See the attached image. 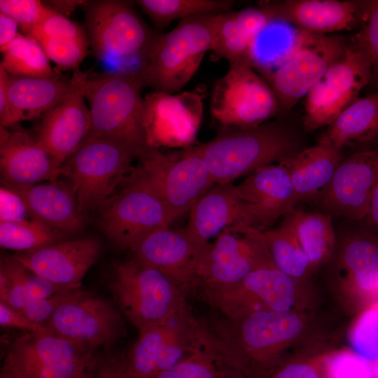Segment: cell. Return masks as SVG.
I'll list each match as a JSON object with an SVG mask.
<instances>
[{"mask_svg":"<svg viewBox=\"0 0 378 378\" xmlns=\"http://www.w3.org/2000/svg\"><path fill=\"white\" fill-rule=\"evenodd\" d=\"M206 342L244 378H265L276 368L278 354L302 331L301 318L290 312H254L202 320Z\"/></svg>","mask_w":378,"mask_h":378,"instance_id":"6da1fadb","label":"cell"},{"mask_svg":"<svg viewBox=\"0 0 378 378\" xmlns=\"http://www.w3.org/2000/svg\"><path fill=\"white\" fill-rule=\"evenodd\" d=\"M195 147L215 184L230 183L302 150L296 134L279 121L251 128L223 127L214 139Z\"/></svg>","mask_w":378,"mask_h":378,"instance_id":"7a4b0ae2","label":"cell"},{"mask_svg":"<svg viewBox=\"0 0 378 378\" xmlns=\"http://www.w3.org/2000/svg\"><path fill=\"white\" fill-rule=\"evenodd\" d=\"M108 287L120 311L139 332L165 322L188 305V293L178 284L134 258L113 264Z\"/></svg>","mask_w":378,"mask_h":378,"instance_id":"3957f363","label":"cell"},{"mask_svg":"<svg viewBox=\"0 0 378 378\" xmlns=\"http://www.w3.org/2000/svg\"><path fill=\"white\" fill-rule=\"evenodd\" d=\"M140 74L115 73L88 79L84 94L91 118L89 135L121 142L138 157L149 147L143 124Z\"/></svg>","mask_w":378,"mask_h":378,"instance_id":"277c9868","label":"cell"},{"mask_svg":"<svg viewBox=\"0 0 378 378\" xmlns=\"http://www.w3.org/2000/svg\"><path fill=\"white\" fill-rule=\"evenodd\" d=\"M217 14L192 15L162 34L140 73L143 86L169 94L180 91L211 50Z\"/></svg>","mask_w":378,"mask_h":378,"instance_id":"5b68a950","label":"cell"},{"mask_svg":"<svg viewBox=\"0 0 378 378\" xmlns=\"http://www.w3.org/2000/svg\"><path fill=\"white\" fill-rule=\"evenodd\" d=\"M136 152L118 141L88 135L61 165L60 174L76 192L81 214L94 211L108 200L132 171Z\"/></svg>","mask_w":378,"mask_h":378,"instance_id":"8992f818","label":"cell"},{"mask_svg":"<svg viewBox=\"0 0 378 378\" xmlns=\"http://www.w3.org/2000/svg\"><path fill=\"white\" fill-rule=\"evenodd\" d=\"M98 209L99 223L118 248L128 249L143 236L174 221L162 198L136 168Z\"/></svg>","mask_w":378,"mask_h":378,"instance_id":"52a82bcc","label":"cell"},{"mask_svg":"<svg viewBox=\"0 0 378 378\" xmlns=\"http://www.w3.org/2000/svg\"><path fill=\"white\" fill-rule=\"evenodd\" d=\"M213 119L223 127L251 128L280 111L277 99L267 80L246 61L230 64L215 83L210 103Z\"/></svg>","mask_w":378,"mask_h":378,"instance_id":"ba28073f","label":"cell"},{"mask_svg":"<svg viewBox=\"0 0 378 378\" xmlns=\"http://www.w3.org/2000/svg\"><path fill=\"white\" fill-rule=\"evenodd\" d=\"M138 159L136 168L158 192L174 220L188 212L215 184L195 146L170 154L148 148Z\"/></svg>","mask_w":378,"mask_h":378,"instance_id":"9c48e42d","label":"cell"},{"mask_svg":"<svg viewBox=\"0 0 378 378\" xmlns=\"http://www.w3.org/2000/svg\"><path fill=\"white\" fill-rule=\"evenodd\" d=\"M125 357L136 378H155L193 354L202 344V321L188 304L165 322L146 328Z\"/></svg>","mask_w":378,"mask_h":378,"instance_id":"30bf717a","label":"cell"},{"mask_svg":"<svg viewBox=\"0 0 378 378\" xmlns=\"http://www.w3.org/2000/svg\"><path fill=\"white\" fill-rule=\"evenodd\" d=\"M350 41L340 36L300 31L295 49L263 78L274 92L281 111L291 109L346 52Z\"/></svg>","mask_w":378,"mask_h":378,"instance_id":"8fae6325","label":"cell"},{"mask_svg":"<svg viewBox=\"0 0 378 378\" xmlns=\"http://www.w3.org/2000/svg\"><path fill=\"white\" fill-rule=\"evenodd\" d=\"M85 6L86 32L97 56H143L148 62L162 34L153 31L131 4L104 0L87 2Z\"/></svg>","mask_w":378,"mask_h":378,"instance_id":"7c38bea8","label":"cell"},{"mask_svg":"<svg viewBox=\"0 0 378 378\" xmlns=\"http://www.w3.org/2000/svg\"><path fill=\"white\" fill-rule=\"evenodd\" d=\"M371 64L351 40L344 54L326 71L306 96L304 126L315 130L328 126L355 102L371 81Z\"/></svg>","mask_w":378,"mask_h":378,"instance_id":"4fadbf2b","label":"cell"},{"mask_svg":"<svg viewBox=\"0 0 378 378\" xmlns=\"http://www.w3.org/2000/svg\"><path fill=\"white\" fill-rule=\"evenodd\" d=\"M274 265L260 232L226 229L204 257L191 293H197L235 284L252 271Z\"/></svg>","mask_w":378,"mask_h":378,"instance_id":"5bb4252c","label":"cell"},{"mask_svg":"<svg viewBox=\"0 0 378 378\" xmlns=\"http://www.w3.org/2000/svg\"><path fill=\"white\" fill-rule=\"evenodd\" d=\"M92 362L84 346L53 333L27 332L12 342L3 367L20 378H71Z\"/></svg>","mask_w":378,"mask_h":378,"instance_id":"9a60e30c","label":"cell"},{"mask_svg":"<svg viewBox=\"0 0 378 378\" xmlns=\"http://www.w3.org/2000/svg\"><path fill=\"white\" fill-rule=\"evenodd\" d=\"M234 188L239 203L238 220L228 228L234 232L268 230L298 202L289 174L279 163L255 169Z\"/></svg>","mask_w":378,"mask_h":378,"instance_id":"2e32d148","label":"cell"},{"mask_svg":"<svg viewBox=\"0 0 378 378\" xmlns=\"http://www.w3.org/2000/svg\"><path fill=\"white\" fill-rule=\"evenodd\" d=\"M210 245L186 227L167 226L143 236L130 251L132 258L161 271L188 295Z\"/></svg>","mask_w":378,"mask_h":378,"instance_id":"e0dca14e","label":"cell"},{"mask_svg":"<svg viewBox=\"0 0 378 378\" xmlns=\"http://www.w3.org/2000/svg\"><path fill=\"white\" fill-rule=\"evenodd\" d=\"M45 325L53 334L90 349L113 344L125 330L112 304L81 289L59 307Z\"/></svg>","mask_w":378,"mask_h":378,"instance_id":"ac0fdd59","label":"cell"},{"mask_svg":"<svg viewBox=\"0 0 378 378\" xmlns=\"http://www.w3.org/2000/svg\"><path fill=\"white\" fill-rule=\"evenodd\" d=\"M378 181V148L357 150L339 164L317 204L331 217L360 222Z\"/></svg>","mask_w":378,"mask_h":378,"instance_id":"d6986e66","label":"cell"},{"mask_svg":"<svg viewBox=\"0 0 378 378\" xmlns=\"http://www.w3.org/2000/svg\"><path fill=\"white\" fill-rule=\"evenodd\" d=\"M88 79L87 74L79 69L74 70L69 92L42 116L36 129L34 136L59 168L90 132V113L84 94Z\"/></svg>","mask_w":378,"mask_h":378,"instance_id":"ffe728a7","label":"cell"},{"mask_svg":"<svg viewBox=\"0 0 378 378\" xmlns=\"http://www.w3.org/2000/svg\"><path fill=\"white\" fill-rule=\"evenodd\" d=\"M202 112V97L195 92L169 94L154 90L146 94L143 124L148 146L189 145L195 139Z\"/></svg>","mask_w":378,"mask_h":378,"instance_id":"44dd1931","label":"cell"},{"mask_svg":"<svg viewBox=\"0 0 378 378\" xmlns=\"http://www.w3.org/2000/svg\"><path fill=\"white\" fill-rule=\"evenodd\" d=\"M101 251L99 241L85 237L64 240L13 256L28 270L67 288H80L81 281Z\"/></svg>","mask_w":378,"mask_h":378,"instance_id":"7402d4cb","label":"cell"},{"mask_svg":"<svg viewBox=\"0 0 378 378\" xmlns=\"http://www.w3.org/2000/svg\"><path fill=\"white\" fill-rule=\"evenodd\" d=\"M0 169L3 185L13 189L57 180L59 168L34 136L0 127Z\"/></svg>","mask_w":378,"mask_h":378,"instance_id":"603a6c76","label":"cell"},{"mask_svg":"<svg viewBox=\"0 0 378 378\" xmlns=\"http://www.w3.org/2000/svg\"><path fill=\"white\" fill-rule=\"evenodd\" d=\"M266 5L273 18L314 34L351 30L361 24L363 5L360 1L286 0Z\"/></svg>","mask_w":378,"mask_h":378,"instance_id":"cb8c5ba5","label":"cell"},{"mask_svg":"<svg viewBox=\"0 0 378 378\" xmlns=\"http://www.w3.org/2000/svg\"><path fill=\"white\" fill-rule=\"evenodd\" d=\"M13 190L22 197L33 219L64 234L82 229L84 216L79 211L76 192L69 181L57 179Z\"/></svg>","mask_w":378,"mask_h":378,"instance_id":"d4e9b609","label":"cell"},{"mask_svg":"<svg viewBox=\"0 0 378 378\" xmlns=\"http://www.w3.org/2000/svg\"><path fill=\"white\" fill-rule=\"evenodd\" d=\"M344 158L342 150L317 142L278 163L286 169L298 202L316 204Z\"/></svg>","mask_w":378,"mask_h":378,"instance_id":"484cf974","label":"cell"},{"mask_svg":"<svg viewBox=\"0 0 378 378\" xmlns=\"http://www.w3.org/2000/svg\"><path fill=\"white\" fill-rule=\"evenodd\" d=\"M230 293L237 304L252 311L290 312L295 301L294 279L274 265L252 271Z\"/></svg>","mask_w":378,"mask_h":378,"instance_id":"4316f807","label":"cell"},{"mask_svg":"<svg viewBox=\"0 0 378 378\" xmlns=\"http://www.w3.org/2000/svg\"><path fill=\"white\" fill-rule=\"evenodd\" d=\"M41 46L49 59L64 69H77L90 46L85 30L50 7L49 11L28 34Z\"/></svg>","mask_w":378,"mask_h":378,"instance_id":"83f0119b","label":"cell"},{"mask_svg":"<svg viewBox=\"0 0 378 378\" xmlns=\"http://www.w3.org/2000/svg\"><path fill=\"white\" fill-rule=\"evenodd\" d=\"M70 87V79L64 80L58 76L31 78L8 74V94L15 125L43 116L59 103Z\"/></svg>","mask_w":378,"mask_h":378,"instance_id":"f1b7e54d","label":"cell"},{"mask_svg":"<svg viewBox=\"0 0 378 378\" xmlns=\"http://www.w3.org/2000/svg\"><path fill=\"white\" fill-rule=\"evenodd\" d=\"M232 183L216 184L192 206L186 228L199 239L209 241L238 220L239 203Z\"/></svg>","mask_w":378,"mask_h":378,"instance_id":"f546056e","label":"cell"},{"mask_svg":"<svg viewBox=\"0 0 378 378\" xmlns=\"http://www.w3.org/2000/svg\"><path fill=\"white\" fill-rule=\"evenodd\" d=\"M378 136V91L358 98L345 108L318 139L342 150L354 143H367Z\"/></svg>","mask_w":378,"mask_h":378,"instance_id":"4dcf8cb0","label":"cell"},{"mask_svg":"<svg viewBox=\"0 0 378 378\" xmlns=\"http://www.w3.org/2000/svg\"><path fill=\"white\" fill-rule=\"evenodd\" d=\"M344 244L342 267L358 289L368 295L378 293V237L357 222Z\"/></svg>","mask_w":378,"mask_h":378,"instance_id":"1f68e13d","label":"cell"},{"mask_svg":"<svg viewBox=\"0 0 378 378\" xmlns=\"http://www.w3.org/2000/svg\"><path fill=\"white\" fill-rule=\"evenodd\" d=\"M290 215L295 234L311 267L326 260L332 254L336 241L332 217L321 211L295 210Z\"/></svg>","mask_w":378,"mask_h":378,"instance_id":"d6a6232c","label":"cell"},{"mask_svg":"<svg viewBox=\"0 0 378 378\" xmlns=\"http://www.w3.org/2000/svg\"><path fill=\"white\" fill-rule=\"evenodd\" d=\"M260 234L276 268L293 279L308 272L311 265L297 238L290 214L278 227Z\"/></svg>","mask_w":378,"mask_h":378,"instance_id":"836d02e7","label":"cell"},{"mask_svg":"<svg viewBox=\"0 0 378 378\" xmlns=\"http://www.w3.org/2000/svg\"><path fill=\"white\" fill-rule=\"evenodd\" d=\"M1 53L0 64L10 75L31 78L57 76L40 43L30 36L20 33Z\"/></svg>","mask_w":378,"mask_h":378,"instance_id":"e575fe53","label":"cell"},{"mask_svg":"<svg viewBox=\"0 0 378 378\" xmlns=\"http://www.w3.org/2000/svg\"><path fill=\"white\" fill-rule=\"evenodd\" d=\"M137 4L159 29L192 15L232 11V0H139Z\"/></svg>","mask_w":378,"mask_h":378,"instance_id":"d590c367","label":"cell"},{"mask_svg":"<svg viewBox=\"0 0 378 378\" xmlns=\"http://www.w3.org/2000/svg\"><path fill=\"white\" fill-rule=\"evenodd\" d=\"M155 378H244L210 347L203 331L202 345L193 354Z\"/></svg>","mask_w":378,"mask_h":378,"instance_id":"8d00e7d4","label":"cell"},{"mask_svg":"<svg viewBox=\"0 0 378 378\" xmlns=\"http://www.w3.org/2000/svg\"><path fill=\"white\" fill-rule=\"evenodd\" d=\"M65 237V234L33 218L22 222L0 221L1 246L18 252L62 241Z\"/></svg>","mask_w":378,"mask_h":378,"instance_id":"74e56055","label":"cell"},{"mask_svg":"<svg viewBox=\"0 0 378 378\" xmlns=\"http://www.w3.org/2000/svg\"><path fill=\"white\" fill-rule=\"evenodd\" d=\"M251 43L239 29L235 11L217 14L211 58L227 59L230 64L249 62Z\"/></svg>","mask_w":378,"mask_h":378,"instance_id":"f35d334b","label":"cell"},{"mask_svg":"<svg viewBox=\"0 0 378 378\" xmlns=\"http://www.w3.org/2000/svg\"><path fill=\"white\" fill-rule=\"evenodd\" d=\"M26 268L15 258L3 257L0 266V302L21 310L30 301L25 284Z\"/></svg>","mask_w":378,"mask_h":378,"instance_id":"ab89813d","label":"cell"},{"mask_svg":"<svg viewBox=\"0 0 378 378\" xmlns=\"http://www.w3.org/2000/svg\"><path fill=\"white\" fill-rule=\"evenodd\" d=\"M361 28L352 41L371 64V81L378 84V0L362 1Z\"/></svg>","mask_w":378,"mask_h":378,"instance_id":"60d3db41","label":"cell"},{"mask_svg":"<svg viewBox=\"0 0 378 378\" xmlns=\"http://www.w3.org/2000/svg\"><path fill=\"white\" fill-rule=\"evenodd\" d=\"M351 342L357 354L369 362L378 360V310L373 304L357 318Z\"/></svg>","mask_w":378,"mask_h":378,"instance_id":"b9f144b4","label":"cell"},{"mask_svg":"<svg viewBox=\"0 0 378 378\" xmlns=\"http://www.w3.org/2000/svg\"><path fill=\"white\" fill-rule=\"evenodd\" d=\"M50 7L38 0H0V13L13 18L25 35L40 22Z\"/></svg>","mask_w":378,"mask_h":378,"instance_id":"7bdbcfd3","label":"cell"},{"mask_svg":"<svg viewBox=\"0 0 378 378\" xmlns=\"http://www.w3.org/2000/svg\"><path fill=\"white\" fill-rule=\"evenodd\" d=\"M329 378H373L370 362L353 352L333 357L328 366Z\"/></svg>","mask_w":378,"mask_h":378,"instance_id":"ee69618b","label":"cell"},{"mask_svg":"<svg viewBox=\"0 0 378 378\" xmlns=\"http://www.w3.org/2000/svg\"><path fill=\"white\" fill-rule=\"evenodd\" d=\"M80 290V288H67L44 298L31 300L20 311L31 321L45 325L58 307Z\"/></svg>","mask_w":378,"mask_h":378,"instance_id":"f6af8a7d","label":"cell"},{"mask_svg":"<svg viewBox=\"0 0 378 378\" xmlns=\"http://www.w3.org/2000/svg\"><path fill=\"white\" fill-rule=\"evenodd\" d=\"M235 17L239 29L250 42L251 46L274 19L266 4L260 7H248L236 11Z\"/></svg>","mask_w":378,"mask_h":378,"instance_id":"bcb514c9","label":"cell"},{"mask_svg":"<svg viewBox=\"0 0 378 378\" xmlns=\"http://www.w3.org/2000/svg\"><path fill=\"white\" fill-rule=\"evenodd\" d=\"M32 219L26 203L15 190L0 188V221L22 222Z\"/></svg>","mask_w":378,"mask_h":378,"instance_id":"7dc6e473","label":"cell"},{"mask_svg":"<svg viewBox=\"0 0 378 378\" xmlns=\"http://www.w3.org/2000/svg\"><path fill=\"white\" fill-rule=\"evenodd\" d=\"M0 325L4 328H13L28 332L52 333L44 324L34 322L20 310L0 302Z\"/></svg>","mask_w":378,"mask_h":378,"instance_id":"c3c4849f","label":"cell"},{"mask_svg":"<svg viewBox=\"0 0 378 378\" xmlns=\"http://www.w3.org/2000/svg\"><path fill=\"white\" fill-rule=\"evenodd\" d=\"M265 378H322L318 369L308 362H293L276 367Z\"/></svg>","mask_w":378,"mask_h":378,"instance_id":"681fc988","label":"cell"},{"mask_svg":"<svg viewBox=\"0 0 378 378\" xmlns=\"http://www.w3.org/2000/svg\"><path fill=\"white\" fill-rule=\"evenodd\" d=\"M25 284L31 300L52 295L67 288L57 286L26 268Z\"/></svg>","mask_w":378,"mask_h":378,"instance_id":"f907efd6","label":"cell"},{"mask_svg":"<svg viewBox=\"0 0 378 378\" xmlns=\"http://www.w3.org/2000/svg\"><path fill=\"white\" fill-rule=\"evenodd\" d=\"M94 378H136L128 369L125 357L106 358L99 365Z\"/></svg>","mask_w":378,"mask_h":378,"instance_id":"816d5d0a","label":"cell"},{"mask_svg":"<svg viewBox=\"0 0 378 378\" xmlns=\"http://www.w3.org/2000/svg\"><path fill=\"white\" fill-rule=\"evenodd\" d=\"M8 73L0 64V127L8 128L15 125L7 90Z\"/></svg>","mask_w":378,"mask_h":378,"instance_id":"f5cc1de1","label":"cell"},{"mask_svg":"<svg viewBox=\"0 0 378 378\" xmlns=\"http://www.w3.org/2000/svg\"><path fill=\"white\" fill-rule=\"evenodd\" d=\"M19 25L10 17L0 13V51L4 52L19 35ZM20 28V27H19Z\"/></svg>","mask_w":378,"mask_h":378,"instance_id":"db71d44e","label":"cell"},{"mask_svg":"<svg viewBox=\"0 0 378 378\" xmlns=\"http://www.w3.org/2000/svg\"><path fill=\"white\" fill-rule=\"evenodd\" d=\"M360 223L366 230L378 237V181L373 190L367 214Z\"/></svg>","mask_w":378,"mask_h":378,"instance_id":"11a10c76","label":"cell"},{"mask_svg":"<svg viewBox=\"0 0 378 378\" xmlns=\"http://www.w3.org/2000/svg\"><path fill=\"white\" fill-rule=\"evenodd\" d=\"M83 1H53L52 6H49L59 13L67 17V14L71 13L78 6L85 4Z\"/></svg>","mask_w":378,"mask_h":378,"instance_id":"9f6ffc18","label":"cell"},{"mask_svg":"<svg viewBox=\"0 0 378 378\" xmlns=\"http://www.w3.org/2000/svg\"><path fill=\"white\" fill-rule=\"evenodd\" d=\"M93 362L88 365H86L78 370L71 378H94V375H92L89 372V368L92 365Z\"/></svg>","mask_w":378,"mask_h":378,"instance_id":"6f0895ef","label":"cell"},{"mask_svg":"<svg viewBox=\"0 0 378 378\" xmlns=\"http://www.w3.org/2000/svg\"><path fill=\"white\" fill-rule=\"evenodd\" d=\"M0 378H20L5 368H2Z\"/></svg>","mask_w":378,"mask_h":378,"instance_id":"680465c9","label":"cell"},{"mask_svg":"<svg viewBox=\"0 0 378 378\" xmlns=\"http://www.w3.org/2000/svg\"><path fill=\"white\" fill-rule=\"evenodd\" d=\"M373 378H378V360L374 362V364L372 365Z\"/></svg>","mask_w":378,"mask_h":378,"instance_id":"91938a15","label":"cell"},{"mask_svg":"<svg viewBox=\"0 0 378 378\" xmlns=\"http://www.w3.org/2000/svg\"><path fill=\"white\" fill-rule=\"evenodd\" d=\"M373 305L376 307V309L378 310V302L373 304Z\"/></svg>","mask_w":378,"mask_h":378,"instance_id":"94428289","label":"cell"}]
</instances>
